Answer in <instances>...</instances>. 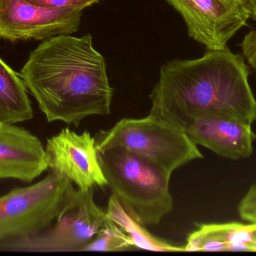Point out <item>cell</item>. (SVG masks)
I'll return each instance as SVG.
<instances>
[{"label":"cell","instance_id":"1","mask_svg":"<svg viewBox=\"0 0 256 256\" xmlns=\"http://www.w3.org/2000/svg\"><path fill=\"white\" fill-rule=\"evenodd\" d=\"M249 75L243 57L228 47L208 50L200 58L167 62L150 93L149 114L184 132L192 120L206 115L252 125L256 122V99Z\"/></svg>","mask_w":256,"mask_h":256},{"label":"cell","instance_id":"2","mask_svg":"<svg viewBox=\"0 0 256 256\" xmlns=\"http://www.w3.org/2000/svg\"><path fill=\"white\" fill-rule=\"evenodd\" d=\"M20 75L49 123L78 127L90 116L110 114L114 89L91 34L44 41L30 53Z\"/></svg>","mask_w":256,"mask_h":256},{"label":"cell","instance_id":"3","mask_svg":"<svg viewBox=\"0 0 256 256\" xmlns=\"http://www.w3.org/2000/svg\"><path fill=\"white\" fill-rule=\"evenodd\" d=\"M112 195L143 225H156L173 209L172 174L122 147L98 152Z\"/></svg>","mask_w":256,"mask_h":256},{"label":"cell","instance_id":"4","mask_svg":"<svg viewBox=\"0 0 256 256\" xmlns=\"http://www.w3.org/2000/svg\"><path fill=\"white\" fill-rule=\"evenodd\" d=\"M100 152L122 147L158 165L167 172L203 156L186 132L166 120L148 114L140 119H122L94 137Z\"/></svg>","mask_w":256,"mask_h":256},{"label":"cell","instance_id":"5","mask_svg":"<svg viewBox=\"0 0 256 256\" xmlns=\"http://www.w3.org/2000/svg\"><path fill=\"white\" fill-rule=\"evenodd\" d=\"M74 191L70 180L51 171L34 184L0 196V244L30 238L49 229Z\"/></svg>","mask_w":256,"mask_h":256},{"label":"cell","instance_id":"6","mask_svg":"<svg viewBox=\"0 0 256 256\" xmlns=\"http://www.w3.org/2000/svg\"><path fill=\"white\" fill-rule=\"evenodd\" d=\"M108 219L96 204L94 189H75L51 228L24 240L2 244V249L28 252L82 251Z\"/></svg>","mask_w":256,"mask_h":256},{"label":"cell","instance_id":"7","mask_svg":"<svg viewBox=\"0 0 256 256\" xmlns=\"http://www.w3.org/2000/svg\"><path fill=\"white\" fill-rule=\"evenodd\" d=\"M82 10L48 9L26 0H0V39L46 40L79 30Z\"/></svg>","mask_w":256,"mask_h":256},{"label":"cell","instance_id":"8","mask_svg":"<svg viewBox=\"0 0 256 256\" xmlns=\"http://www.w3.org/2000/svg\"><path fill=\"white\" fill-rule=\"evenodd\" d=\"M183 18L190 37L208 50L227 47L250 18L244 6L226 0H166Z\"/></svg>","mask_w":256,"mask_h":256},{"label":"cell","instance_id":"9","mask_svg":"<svg viewBox=\"0 0 256 256\" xmlns=\"http://www.w3.org/2000/svg\"><path fill=\"white\" fill-rule=\"evenodd\" d=\"M46 160L51 171L70 180L82 190L108 186L96 139L87 131L78 134L68 128L48 138Z\"/></svg>","mask_w":256,"mask_h":256},{"label":"cell","instance_id":"10","mask_svg":"<svg viewBox=\"0 0 256 256\" xmlns=\"http://www.w3.org/2000/svg\"><path fill=\"white\" fill-rule=\"evenodd\" d=\"M49 168L42 141L24 128L0 126V180L31 183Z\"/></svg>","mask_w":256,"mask_h":256},{"label":"cell","instance_id":"11","mask_svg":"<svg viewBox=\"0 0 256 256\" xmlns=\"http://www.w3.org/2000/svg\"><path fill=\"white\" fill-rule=\"evenodd\" d=\"M184 132L197 145L234 160L250 157L256 140L252 125L222 116L197 117Z\"/></svg>","mask_w":256,"mask_h":256},{"label":"cell","instance_id":"12","mask_svg":"<svg viewBox=\"0 0 256 256\" xmlns=\"http://www.w3.org/2000/svg\"><path fill=\"white\" fill-rule=\"evenodd\" d=\"M256 225L202 224L188 236L184 252H255Z\"/></svg>","mask_w":256,"mask_h":256},{"label":"cell","instance_id":"13","mask_svg":"<svg viewBox=\"0 0 256 256\" xmlns=\"http://www.w3.org/2000/svg\"><path fill=\"white\" fill-rule=\"evenodd\" d=\"M28 89L20 74L0 58V120L16 124L33 118Z\"/></svg>","mask_w":256,"mask_h":256},{"label":"cell","instance_id":"14","mask_svg":"<svg viewBox=\"0 0 256 256\" xmlns=\"http://www.w3.org/2000/svg\"><path fill=\"white\" fill-rule=\"evenodd\" d=\"M106 213L108 217L132 239L136 249L155 252H184V246H174L152 235L144 225L128 213L114 195H111L110 198Z\"/></svg>","mask_w":256,"mask_h":256},{"label":"cell","instance_id":"15","mask_svg":"<svg viewBox=\"0 0 256 256\" xmlns=\"http://www.w3.org/2000/svg\"><path fill=\"white\" fill-rule=\"evenodd\" d=\"M137 249L132 239L108 218L99 229L94 238L82 251L118 252Z\"/></svg>","mask_w":256,"mask_h":256},{"label":"cell","instance_id":"16","mask_svg":"<svg viewBox=\"0 0 256 256\" xmlns=\"http://www.w3.org/2000/svg\"><path fill=\"white\" fill-rule=\"evenodd\" d=\"M39 7L48 9H75L84 10L100 3V0H26Z\"/></svg>","mask_w":256,"mask_h":256},{"label":"cell","instance_id":"17","mask_svg":"<svg viewBox=\"0 0 256 256\" xmlns=\"http://www.w3.org/2000/svg\"><path fill=\"white\" fill-rule=\"evenodd\" d=\"M238 213L242 219L248 222L256 217V183L251 186L240 201Z\"/></svg>","mask_w":256,"mask_h":256},{"label":"cell","instance_id":"18","mask_svg":"<svg viewBox=\"0 0 256 256\" xmlns=\"http://www.w3.org/2000/svg\"><path fill=\"white\" fill-rule=\"evenodd\" d=\"M240 47L248 64L256 71V30L244 36Z\"/></svg>","mask_w":256,"mask_h":256},{"label":"cell","instance_id":"19","mask_svg":"<svg viewBox=\"0 0 256 256\" xmlns=\"http://www.w3.org/2000/svg\"><path fill=\"white\" fill-rule=\"evenodd\" d=\"M243 3L250 18L256 21V0H243Z\"/></svg>","mask_w":256,"mask_h":256},{"label":"cell","instance_id":"20","mask_svg":"<svg viewBox=\"0 0 256 256\" xmlns=\"http://www.w3.org/2000/svg\"><path fill=\"white\" fill-rule=\"evenodd\" d=\"M226 1L230 2V3H233V4L244 6V5L243 0H226Z\"/></svg>","mask_w":256,"mask_h":256},{"label":"cell","instance_id":"21","mask_svg":"<svg viewBox=\"0 0 256 256\" xmlns=\"http://www.w3.org/2000/svg\"><path fill=\"white\" fill-rule=\"evenodd\" d=\"M255 232H254V246H255V252H256V223H255Z\"/></svg>","mask_w":256,"mask_h":256},{"label":"cell","instance_id":"22","mask_svg":"<svg viewBox=\"0 0 256 256\" xmlns=\"http://www.w3.org/2000/svg\"><path fill=\"white\" fill-rule=\"evenodd\" d=\"M250 222H252V223H256V217L254 218V219L250 221Z\"/></svg>","mask_w":256,"mask_h":256},{"label":"cell","instance_id":"23","mask_svg":"<svg viewBox=\"0 0 256 256\" xmlns=\"http://www.w3.org/2000/svg\"><path fill=\"white\" fill-rule=\"evenodd\" d=\"M2 123V122L1 120H0V126H1Z\"/></svg>","mask_w":256,"mask_h":256}]
</instances>
